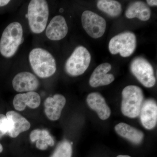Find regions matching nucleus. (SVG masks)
<instances>
[{
    "label": "nucleus",
    "instance_id": "nucleus-1",
    "mask_svg": "<svg viewBox=\"0 0 157 157\" xmlns=\"http://www.w3.org/2000/svg\"><path fill=\"white\" fill-rule=\"evenodd\" d=\"M29 60L34 73L40 78H48L56 72L54 58L48 51L43 48H35L31 51Z\"/></svg>",
    "mask_w": 157,
    "mask_h": 157
},
{
    "label": "nucleus",
    "instance_id": "nucleus-2",
    "mask_svg": "<svg viewBox=\"0 0 157 157\" xmlns=\"http://www.w3.org/2000/svg\"><path fill=\"white\" fill-rule=\"evenodd\" d=\"M23 28L20 23H11L3 31L0 40V53L7 58L14 56L23 42Z\"/></svg>",
    "mask_w": 157,
    "mask_h": 157
},
{
    "label": "nucleus",
    "instance_id": "nucleus-3",
    "mask_svg": "<svg viewBox=\"0 0 157 157\" xmlns=\"http://www.w3.org/2000/svg\"><path fill=\"white\" fill-rule=\"evenodd\" d=\"M27 15L31 31L34 33H41L46 28L49 16L47 2L45 0L31 1L28 8Z\"/></svg>",
    "mask_w": 157,
    "mask_h": 157
},
{
    "label": "nucleus",
    "instance_id": "nucleus-4",
    "mask_svg": "<svg viewBox=\"0 0 157 157\" xmlns=\"http://www.w3.org/2000/svg\"><path fill=\"white\" fill-rule=\"evenodd\" d=\"M122 94L121 109L123 114L132 118L137 117L140 114L143 104L144 94L142 90L136 86H128L123 90Z\"/></svg>",
    "mask_w": 157,
    "mask_h": 157
},
{
    "label": "nucleus",
    "instance_id": "nucleus-5",
    "mask_svg": "<svg viewBox=\"0 0 157 157\" xmlns=\"http://www.w3.org/2000/svg\"><path fill=\"white\" fill-rule=\"evenodd\" d=\"M90 54L85 47H76L65 65V70L68 75L72 76L83 74L89 66L91 61Z\"/></svg>",
    "mask_w": 157,
    "mask_h": 157
},
{
    "label": "nucleus",
    "instance_id": "nucleus-6",
    "mask_svg": "<svg viewBox=\"0 0 157 157\" xmlns=\"http://www.w3.org/2000/svg\"><path fill=\"white\" fill-rule=\"evenodd\" d=\"M136 36L132 32L121 33L113 37L109 41V52L113 55L119 53L123 57H128L134 53L136 47Z\"/></svg>",
    "mask_w": 157,
    "mask_h": 157
},
{
    "label": "nucleus",
    "instance_id": "nucleus-7",
    "mask_svg": "<svg viewBox=\"0 0 157 157\" xmlns=\"http://www.w3.org/2000/svg\"><path fill=\"white\" fill-rule=\"evenodd\" d=\"M132 73L144 86L147 88L153 86L156 79L153 68L148 61L143 57H137L131 64Z\"/></svg>",
    "mask_w": 157,
    "mask_h": 157
},
{
    "label": "nucleus",
    "instance_id": "nucleus-8",
    "mask_svg": "<svg viewBox=\"0 0 157 157\" xmlns=\"http://www.w3.org/2000/svg\"><path fill=\"white\" fill-rule=\"evenodd\" d=\"M81 21L85 31L94 39L101 38L106 31L105 20L92 11H84L82 14Z\"/></svg>",
    "mask_w": 157,
    "mask_h": 157
},
{
    "label": "nucleus",
    "instance_id": "nucleus-9",
    "mask_svg": "<svg viewBox=\"0 0 157 157\" xmlns=\"http://www.w3.org/2000/svg\"><path fill=\"white\" fill-rule=\"evenodd\" d=\"M13 88L18 92H32L39 87V82L33 73L28 72L18 73L12 80Z\"/></svg>",
    "mask_w": 157,
    "mask_h": 157
},
{
    "label": "nucleus",
    "instance_id": "nucleus-10",
    "mask_svg": "<svg viewBox=\"0 0 157 157\" xmlns=\"http://www.w3.org/2000/svg\"><path fill=\"white\" fill-rule=\"evenodd\" d=\"M68 27L66 20L61 15H56L51 20L45 31V35L52 41H59L68 33Z\"/></svg>",
    "mask_w": 157,
    "mask_h": 157
},
{
    "label": "nucleus",
    "instance_id": "nucleus-11",
    "mask_svg": "<svg viewBox=\"0 0 157 157\" xmlns=\"http://www.w3.org/2000/svg\"><path fill=\"white\" fill-rule=\"evenodd\" d=\"M141 123L145 128L151 130L155 127L157 120L156 102L153 99L144 101L140 113Z\"/></svg>",
    "mask_w": 157,
    "mask_h": 157
},
{
    "label": "nucleus",
    "instance_id": "nucleus-12",
    "mask_svg": "<svg viewBox=\"0 0 157 157\" xmlns=\"http://www.w3.org/2000/svg\"><path fill=\"white\" fill-rule=\"evenodd\" d=\"M111 68V65L109 63H104L99 65L90 76V85L93 87H97L110 84L115 78L113 74L108 73Z\"/></svg>",
    "mask_w": 157,
    "mask_h": 157
},
{
    "label": "nucleus",
    "instance_id": "nucleus-13",
    "mask_svg": "<svg viewBox=\"0 0 157 157\" xmlns=\"http://www.w3.org/2000/svg\"><path fill=\"white\" fill-rule=\"evenodd\" d=\"M66 103V98L60 94H56L53 97L46 98L44 102L46 116L50 120H58L60 117L62 110Z\"/></svg>",
    "mask_w": 157,
    "mask_h": 157
},
{
    "label": "nucleus",
    "instance_id": "nucleus-14",
    "mask_svg": "<svg viewBox=\"0 0 157 157\" xmlns=\"http://www.w3.org/2000/svg\"><path fill=\"white\" fill-rule=\"evenodd\" d=\"M6 116L10 125L8 134L12 138L17 137L21 133L28 131L30 128L29 122L16 111H8Z\"/></svg>",
    "mask_w": 157,
    "mask_h": 157
},
{
    "label": "nucleus",
    "instance_id": "nucleus-15",
    "mask_svg": "<svg viewBox=\"0 0 157 157\" xmlns=\"http://www.w3.org/2000/svg\"><path fill=\"white\" fill-rule=\"evenodd\" d=\"M41 103V98L35 91L28 92L24 94H17L14 97L13 106L18 111H23L27 106L32 109H36Z\"/></svg>",
    "mask_w": 157,
    "mask_h": 157
},
{
    "label": "nucleus",
    "instance_id": "nucleus-16",
    "mask_svg": "<svg viewBox=\"0 0 157 157\" xmlns=\"http://www.w3.org/2000/svg\"><path fill=\"white\" fill-rule=\"evenodd\" d=\"M86 101L89 106L97 113L101 119L105 120L110 116V108L101 94L97 92L90 93L87 96Z\"/></svg>",
    "mask_w": 157,
    "mask_h": 157
},
{
    "label": "nucleus",
    "instance_id": "nucleus-17",
    "mask_svg": "<svg viewBox=\"0 0 157 157\" xmlns=\"http://www.w3.org/2000/svg\"><path fill=\"white\" fill-rule=\"evenodd\" d=\"M129 19L137 17L142 21L148 20L151 16V11L148 6L142 2H135L130 4L125 12Z\"/></svg>",
    "mask_w": 157,
    "mask_h": 157
},
{
    "label": "nucleus",
    "instance_id": "nucleus-18",
    "mask_svg": "<svg viewBox=\"0 0 157 157\" xmlns=\"http://www.w3.org/2000/svg\"><path fill=\"white\" fill-rule=\"evenodd\" d=\"M115 130L118 135L135 144L141 143L144 137L143 132L124 123L117 125Z\"/></svg>",
    "mask_w": 157,
    "mask_h": 157
},
{
    "label": "nucleus",
    "instance_id": "nucleus-19",
    "mask_svg": "<svg viewBox=\"0 0 157 157\" xmlns=\"http://www.w3.org/2000/svg\"><path fill=\"white\" fill-rule=\"evenodd\" d=\"M30 139L32 142H36L37 148L41 150H45L48 146L54 144L53 138L46 130H33L30 134Z\"/></svg>",
    "mask_w": 157,
    "mask_h": 157
},
{
    "label": "nucleus",
    "instance_id": "nucleus-20",
    "mask_svg": "<svg viewBox=\"0 0 157 157\" xmlns=\"http://www.w3.org/2000/svg\"><path fill=\"white\" fill-rule=\"evenodd\" d=\"M99 10L112 17L120 15L122 7L120 3L114 0H100L97 3Z\"/></svg>",
    "mask_w": 157,
    "mask_h": 157
},
{
    "label": "nucleus",
    "instance_id": "nucleus-21",
    "mask_svg": "<svg viewBox=\"0 0 157 157\" xmlns=\"http://www.w3.org/2000/svg\"><path fill=\"white\" fill-rule=\"evenodd\" d=\"M72 147L67 140H64L59 144L50 157H71Z\"/></svg>",
    "mask_w": 157,
    "mask_h": 157
},
{
    "label": "nucleus",
    "instance_id": "nucleus-22",
    "mask_svg": "<svg viewBox=\"0 0 157 157\" xmlns=\"http://www.w3.org/2000/svg\"><path fill=\"white\" fill-rule=\"evenodd\" d=\"M10 129V123L6 116L0 114V139L8 133Z\"/></svg>",
    "mask_w": 157,
    "mask_h": 157
},
{
    "label": "nucleus",
    "instance_id": "nucleus-23",
    "mask_svg": "<svg viewBox=\"0 0 157 157\" xmlns=\"http://www.w3.org/2000/svg\"><path fill=\"white\" fill-rule=\"evenodd\" d=\"M146 2L149 6H157V1L156 0H147Z\"/></svg>",
    "mask_w": 157,
    "mask_h": 157
},
{
    "label": "nucleus",
    "instance_id": "nucleus-24",
    "mask_svg": "<svg viewBox=\"0 0 157 157\" xmlns=\"http://www.w3.org/2000/svg\"><path fill=\"white\" fill-rule=\"evenodd\" d=\"M10 2V1L8 0H0V7L6 6Z\"/></svg>",
    "mask_w": 157,
    "mask_h": 157
},
{
    "label": "nucleus",
    "instance_id": "nucleus-25",
    "mask_svg": "<svg viewBox=\"0 0 157 157\" xmlns=\"http://www.w3.org/2000/svg\"><path fill=\"white\" fill-rule=\"evenodd\" d=\"M3 147L2 146V144H0V153L2 152L3 151Z\"/></svg>",
    "mask_w": 157,
    "mask_h": 157
},
{
    "label": "nucleus",
    "instance_id": "nucleus-26",
    "mask_svg": "<svg viewBox=\"0 0 157 157\" xmlns=\"http://www.w3.org/2000/svg\"><path fill=\"white\" fill-rule=\"evenodd\" d=\"M117 157H131L128 155H120Z\"/></svg>",
    "mask_w": 157,
    "mask_h": 157
},
{
    "label": "nucleus",
    "instance_id": "nucleus-27",
    "mask_svg": "<svg viewBox=\"0 0 157 157\" xmlns=\"http://www.w3.org/2000/svg\"><path fill=\"white\" fill-rule=\"evenodd\" d=\"M59 11L60 12H63V9H60Z\"/></svg>",
    "mask_w": 157,
    "mask_h": 157
}]
</instances>
